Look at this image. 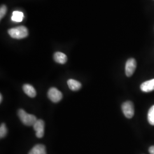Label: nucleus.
I'll return each mask as SVG.
<instances>
[{"label": "nucleus", "mask_w": 154, "mask_h": 154, "mask_svg": "<svg viewBox=\"0 0 154 154\" xmlns=\"http://www.w3.org/2000/svg\"><path fill=\"white\" fill-rule=\"evenodd\" d=\"M28 154H47L46 147L41 144H37L33 147Z\"/></svg>", "instance_id": "1a4fd4ad"}, {"label": "nucleus", "mask_w": 154, "mask_h": 154, "mask_svg": "<svg viewBox=\"0 0 154 154\" xmlns=\"http://www.w3.org/2000/svg\"><path fill=\"white\" fill-rule=\"evenodd\" d=\"M17 114L22 123L28 126H33L35 122L37 121V119L35 116L28 114L23 109H19L17 112Z\"/></svg>", "instance_id": "f257e3e1"}, {"label": "nucleus", "mask_w": 154, "mask_h": 154, "mask_svg": "<svg viewBox=\"0 0 154 154\" xmlns=\"http://www.w3.org/2000/svg\"><path fill=\"white\" fill-rule=\"evenodd\" d=\"M8 133V129L5 123H2L0 126V138H5Z\"/></svg>", "instance_id": "4468645a"}, {"label": "nucleus", "mask_w": 154, "mask_h": 154, "mask_svg": "<svg viewBox=\"0 0 154 154\" xmlns=\"http://www.w3.org/2000/svg\"><path fill=\"white\" fill-rule=\"evenodd\" d=\"M7 11V8L5 5H1L0 8V19L2 20L4 16H5L6 13Z\"/></svg>", "instance_id": "2eb2a0df"}, {"label": "nucleus", "mask_w": 154, "mask_h": 154, "mask_svg": "<svg viewBox=\"0 0 154 154\" xmlns=\"http://www.w3.org/2000/svg\"><path fill=\"white\" fill-rule=\"evenodd\" d=\"M54 61L60 64H65L67 61V57L65 54L62 52H56L53 56Z\"/></svg>", "instance_id": "9b49d317"}, {"label": "nucleus", "mask_w": 154, "mask_h": 154, "mask_svg": "<svg viewBox=\"0 0 154 154\" xmlns=\"http://www.w3.org/2000/svg\"><path fill=\"white\" fill-rule=\"evenodd\" d=\"M67 85L69 88L74 91H77L82 88V84L77 80L70 79L67 81Z\"/></svg>", "instance_id": "9d476101"}, {"label": "nucleus", "mask_w": 154, "mask_h": 154, "mask_svg": "<svg viewBox=\"0 0 154 154\" xmlns=\"http://www.w3.org/2000/svg\"><path fill=\"white\" fill-rule=\"evenodd\" d=\"M49 99L54 103L59 102L63 98V95L60 90L55 88H51L48 92Z\"/></svg>", "instance_id": "7ed1b4c3"}, {"label": "nucleus", "mask_w": 154, "mask_h": 154, "mask_svg": "<svg viewBox=\"0 0 154 154\" xmlns=\"http://www.w3.org/2000/svg\"><path fill=\"white\" fill-rule=\"evenodd\" d=\"M122 109L125 116L130 119L134 115V106L131 101H126L122 105Z\"/></svg>", "instance_id": "20e7f679"}, {"label": "nucleus", "mask_w": 154, "mask_h": 154, "mask_svg": "<svg viewBox=\"0 0 154 154\" xmlns=\"http://www.w3.org/2000/svg\"><path fill=\"white\" fill-rule=\"evenodd\" d=\"M2 101V94H1V95H0V102L1 103Z\"/></svg>", "instance_id": "f3484780"}, {"label": "nucleus", "mask_w": 154, "mask_h": 154, "mask_svg": "<svg viewBox=\"0 0 154 154\" xmlns=\"http://www.w3.org/2000/svg\"><path fill=\"white\" fill-rule=\"evenodd\" d=\"M149 152L150 154H154V146H151L149 149Z\"/></svg>", "instance_id": "dca6fc26"}, {"label": "nucleus", "mask_w": 154, "mask_h": 154, "mask_svg": "<svg viewBox=\"0 0 154 154\" xmlns=\"http://www.w3.org/2000/svg\"><path fill=\"white\" fill-rule=\"evenodd\" d=\"M137 62L134 58H130L126 62L125 66V72L127 77H131L135 71Z\"/></svg>", "instance_id": "423d86ee"}, {"label": "nucleus", "mask_w": 154, "mask_h": 154, "mask_svg": "<svg viewBox=\"0 0 154 154\" xmlns=\"http://www.w3.org/2000/svg\"><path fill=\"white\" fill-rule=\"evenodd\" d=\"M8 34L13 38L22 39L28 37L29 32L25 26H21L10 29L8 30Z\"/></svg>", "instance_id": "f03ea898"}, {"label": "nucleus", "mask_w": 154, "mask_h": 154, "mask_svg": "<svg viewBox=\"0 0 154 154\" xmlns=\"http://www.w3.org/2000/svg\"><path fill=\"white\" fill-rule=\"evenodd\" d=\"M140 89L143 92L149 93L154 90V79L143 82L140 86Z\"/></svg>", "instance_id": "0eeeda50"}, {"label": "nucleus", "mask_w": 154, "mask_h": 154, "mask_svg": "<svg viewBox=\"0 0 154 154\" xmlns=\"http://www.w3.org/2000/svg\"><path fill=\"white\" fill-rule=\"evenodd\" d=\"M23 17V14L21 11H14L13 12L11 19L14 22H20L22 21Z\"/></svg>", "instance_id": "f8f14e48"}, {"label": "nucleus", "mask_w": 154, "mask_h": 154, "mask_svg": "<svg viewBox=\"0 0 154 154\" xmlns=\"http://www.w3.org/2000/svg\"><path fill=\"white\" fill-rule=\"evenodd\" d=\"M33 126L34 130L35 131V136L37 138H42L44 135V121L42 119H37Z\"/></svg>", "instance_id": "39448f33"}, {"label": "nucleus", "mask_w": 154, "mask_h": 154, "mask_svg": "<svg viewBox=\"0 0 154 154\" xmlns=\"http://www.w3.org/2000/svg\"><path fill=\"white\" fill-rule=\"evenodd\" d=\"M23 90L24 93L26 94L28 96L31 98H34L36 96L37 92L35 89L30 84H25L23 85Z\"/></svg>", "instance_id": "6e6552de"}, {"label": "nucleus", "mask_w": 154, "mask_h": 154, "mask_svg": "<svg viewBox=\"0 0 154 154\" xmlns=\"http://www.w3.org/2000/svg\"><path fill=\"white\" fill-rule=\"evenodd\" d=\"M147 119L149 123L152 126H154V105H153L149 110Z\"/></svg>", "instance_id": "ddd939ff"}]
</instances>
